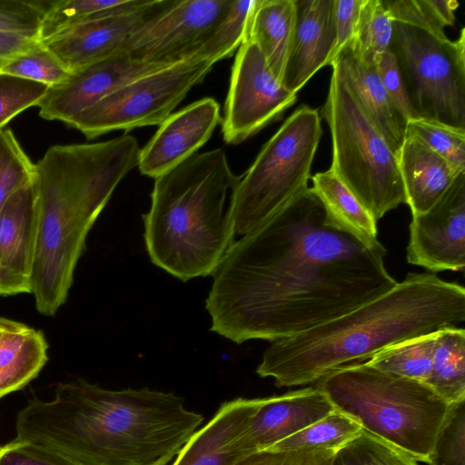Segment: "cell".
Masks as SVG:
<instances>
[{
    "mask_svg": "<svg viewBox=\"0 0 465 465\" xmlns=\"http://www.w3.org/2000/svg\"><path fill=\"white\" fill-rule=\"evenodd\" d=\"M0 465H81L45 445L14 440L0 446Z\"/></svg>",
    "mask_w": 465,
    "mask_h": 465,
    "instance_id": "39",
    "label": "cell"
},
{
    "mask_svg": "<svg viewBox=\"0 0 465 465\" xmlns=\"http://www.w3.org/2000/svg\"><path fill=\"white\" fill-rule=\"evenodd\" d=\"M321 136L319 111L302 105L264 143L233 192L237 234L253 231L308 188Z\"/></svg>",
    "mask_w": 465,
    "mask_h": 465,
    "instance_id": "9",
    "label": "cell"
},
{
    "mask_svg": "<svg viewBox=\"0 0 465 465\" xmlns=\"http://www.w3.org/2000/svg\"><path fill=\"white\" fill-rule=\"evenodd\" d=\"M316 388L363 430L426 463L453 404L426 382L366 361L333 370L317 381Z\"/></svg>",
    "mask_w": 465,
    "mask_h": 465,
    "instance_id": "6",
    "label": "cell"
},
{
    "mask_svg": "<svg viewBox=\"0 0 465 465\" xmlns=\"http://www.w3.org/2000/svg\"><path fill=\"white\" fill-rule=\"evenodd\" d=\"M295 22L282 84L297 94L323 66L336 45L334 0H294Z\"/></svg>",
    "mask_w": 465,
    "mask_h": 465,
    "instance_id": "18",
    "label": "cell"
},
{
    "mask_svg": "<svg viewBox=\"0 0 465 465\" xmlns=\"http://www.w3.org/2000/svg\"><path fill=\"white\" fill-rule=\"evenodd\" d=\"M257 0H232L225 15L197 50L194 57L214 64L231 56L245 40L248 23Z\"/></svg>",
    "mask_w": 465,
    "mask_h": 465,
    "instance_id": "29",
    "label": "cell"
},
{
    "mask_svg": "<svg viewBox=\"0 0 465 465\" xmlns=\"http://www.w3.org/2000/svg\"><path fill=\"white\" fill-rule=\"evenodd\" d=\"M48 86L0 72V130L14 117L37 106Z\"/></svg>",
    "mask_w": 465,
    "mask_h": 465,
    "instance_id": "38",
    "label": "cell"
},
{
    "mask_svg": "<svg viewBox=\"0 0 465 465\" xmlns=\"http://www.w3.org/2000/svg\"><path fill=\"white\" fill-rule=\"evenodd\" d=\"M37 230L33 180L13 193L0 209V272L8 279L31 286Z\"/></svg>",
    "mask_w": 465,
    "mask_h": 465,
    "instance_id": "21",
    "label": "cell"
},
{
    "mask_svg": "<svg viewBox=\"0 0 465 465\" xmlns=\"http://www.w3.org/2000/svg\"><path fill=\"white\" fill-rule=\"evenodd\" d=\"M465 321V289L433 272H409L380 296L309 331L271 342L256 372L277 387L317 381L401 341Z\"/></svg>",
    "mask_w": 465,
    "mask_h": 465,
    "instance_id": "3",
    "label": "cell"
},
{
    "mask_svg": "<svg viewBox=\"0 0 465 465\" xmlns=\"http://www.w3.org/2000/svg\"><path fill=\"white\" fill-rule=\"evenodd\" d=\"M397 158L412 216L431 208L459 174L444 158L412 136L405 137Z\"/></svg>",
    "mask_w": 465,
    "mask_h": 465,
    "instance_id": "22",
    "label": "cell"
},
{
    "mask_svg": "<svg viewBox=\"0 0 465 465\" xmlns=\"http://www.w3.org/2000/svg\"><path fill=\"white\" fill-rule=\"evenodd\" d=\"M312 181V191L338 225L369 249H386L378 239L377 221L331 170L316 173Z\"/></svg>",
    "mask_w": 465,
    "mask_h": 465,
    "instance_id": "24",
    "label": "cell"
},
{
    "mask_svg": "<svg viewBox=\"0 0 465 465\" xmlns=\"http://www.w3.org/2000/svg\"><path fill=\"white\" fill-rule=\"evenodd\" d=\"M322 116L331 135L330 170L372 217L406 203L397 155L333 70Z\"/></svg>",
    "mask_w": 465,
    "mask_h": 465,
    "instance_id": "8",
    "label": "cell"
},
{
    "mask_svg": "<svg viewBox=\"0 0 465 465\" xmlns=\"http://www.w3.org/2000/svg\"><path fill=\"white\" fill-rule=\"evenodd\" d=\"M426 383L450 403L465 401V330L436 332L431 368Z\"/></svg>",
    "mask_w": 465,
    "mask_h": 465,
    "instance_id": "25",
    "label": "cell"
},
{
    "mask_svg": "<svg viewBox=\"0 0 465 465\" xmlns=\"http://www.w3.org/2000/svg\"><path fill=\"white\" fill-rule=\"evenodd\" d=\"M295 22L294 0H257L245 39L262 52L273 75L282 83Z\"/></svg>",
    "mask_w": 465,
    "mask_h": 465,
    "instance_id": "23",
    "label": "cell"
},
{
    "mask_svg": "<svg viewBox=\"0 0 465 465\" xmlns=\"http://www.w3.org/2000/svg\"><path fill=\"white\" fill-rule=\"evenodd\" d=\"M232 0H173L141 25L120 52L134 60L173 64L194 57Z\"/></svg>",
    "mask_w": 465,
    "mask_h": 465,
    "instance_id": "12",
    "label": "cell"
},
{
    "mask_svg": "<svg viewBox=\"0 0 465 465\" xmlns=\"http://www.w3.org/2000/svg\"><path fill=\"white\" fill-rule=\"evenodd\" d=\"M56 0H0V33L38 39L43 20Z\"/></svg>",
    "mask_w": 465,
    "mask_h": 465,
    "instance_id": "36",
    "label": "cell"
},
{
    "mask_svg": "<svg viewBox=\"0 0 465 465\" xmlns=\"http://www.w3.org/2000/svg\"><path fill=\"white\" fill-rule=\"evenodd\" d=\"M213 65L212 61L191 57L147 73L82 112L68 126L93 139L112 131L160 125Z\"/></svg>",
    "mask_w": 465,
    "mask_h": 465,
    "instance_id": "10",
    "label": "cell"
},
{
    "mask_svg": "<svg viewBox=\"0 0 465 465\" xmlns=\"http://www.w3.org/2000/svg\"><path fill=\"white\" fill-rule=\"evenodd\" d=\"M35 163L11 129L0 130V209L9 196L34 180Z\"/></svg>",
    "mask_w": 465,
    "mask_h": 465,
    "instance_id": "34",
    "label": "cell"
},
{
    "mask_svg": "<svg viewBox=\"0 0 465 465\" xmlns=\"http://www.w3.org/2000/svg\"><path fill=\"white\" fill-rule=\"evenodd\" d=\"M130 134L51 146L35 163L38 230L31 282L36 310L54 316L65 302L89 231L121 181L137 167Z\"/></svg>",
    "mask_w": 465,
    "mask_h": 465,
    "instance_id": "4",
    "label": "cell"
},
{
    "mask_svg": "<svg viewBox=\"0 0 465 465\" xmlns=\"http://www.w3.org/2000/svg\"><path fill=\"white\" fill-rule=\"evenodd\" d=\"M172 1L148 0L134 10L74 25L43 44L73 72L120 52L133 33L164 10Z\"/></svg>",
    "mask_w": 465,
    "mask_h": 465,
    "instance_id": "15",
    "label": "cell"
},
{
    "mask_svg": "<svg viewBox=\"0 0 465 465\" xmlns=\"http://www.w3.org/2000/svg\"><path fill=\"white\" fill-rule=\"evenodd\" d=\"M393 20V54L412 119L465 130V28L450 40L426 0H381Z\"/></svg>",
    "mask_w": 465,
    "mask_h": 465,
    "instance_id": "7",
    "label": "cell"
},
{
    "mask_svg": "<svg viewBox=\"0 0 465 465\" xmlns=\"http://www.w3.org/2000/svg\"><path fill=\"white\" fill-rule=\"evenodd\" d=\"M47 349L44 333L34 329L15 361L0 372V399L36 378L48 360Z\"/></svg>",
    "mask_w": 465,
    "mask_h": 465,
    "instance_id": "35",
    "label": "cell"
},
{
    "mask_svg": "<svg viewBox=\"0 0 465 465\" xmlns=\"http://www.w3.org/2000/svg\"><path fill=\"white\" fill-rule=\"evenodd\" d=\"M171 64L131 58L124 52L70 72L60 84L48 87L38 104L39 115L69 124L78 114L109 94L147 73Z\"/></svg>",
    "mask_w": 465,
    "mask_h": 465,
    "instance_id": "14",
    "label": "cell"
},
{
    "mask_svg": "<svg viewBox=\"0 0 465 465\" xmlns=\"http://www.w3.org/2000/svg\"><path fill=\"white\" fill-rule=\"evenodd\" d=\"M261 398L223 402L181 449L172 465H232L255 454L248 440L251 420Z\"/></svg>",
    "mask_w": 465,
    "mask_h": 465,
    "instance_id": "17",
    "label": "cell"
},
{
    "mask_svg": "<svg viewBox=\"0 0 465 465\" xmlns=\"http://www.w3.org/2000/svg\"><path fill=\"white\" fill-rule=\"evenodd\" d=\"M297 99L273 75L259 47L245 39L238 48L228 90L223 134L237 144L281 118Z\"/></svg>",
    "mask_w": 465,
    "mask_h": 465,
    "instance_id": "11",
    "label": "cell"
},
{
    "mask_svg": "<svg viewBox=\"0 0 465 465\" xmlns=\"http://www.w3.org/2000/svg\"><path fill=\"white\" fill-rule=\"evenodd\" d=\"M406 136L419 139L444 158L458 173L465 172V130L413 119L407 122Z\"/></svg>",
    "mask_w": 465,
    "mask_h": 465,
    "instance_id": "32",
    "label": "cell"
},
{
    "mask_svg": "<svg viewBox=\"0 0 465 465\" xmlns=\"http://www.w3.org/2000/svg\"><path fill=\"white\" fill-rule=\"evenodd\" d=\"M19 293H31V286L10 280L0 272V295L6 296Z\"/></svg>",
    "mask_w": 465,
    "mask_h": 465,
    "instance_id": "46",
    "label": "cell"
},
{
    "mask_svg": "<svg viewBox=\"0 0 465 465\" xmlns=\"http://www.w3.org/2000/svg\"><path fill=\"white\" fill-rule=\"evenodd\" d=\"M331 66L398 155L406 137L408 121L389 98L376 66L361 59L352 40L339 51Z\"/></svg>",
    "mask_w": 465,
    "mask_h": 465,
    "instance_id": "19",
    "label": "cell"
},
{
    "mask_svg": "<svg viewBox=\"0 0 465 465\" xmlns=\"http://www.w3.org/2000/svg\"><path fill=\"white\" fill-rule=\"evenodd\" d=\"M427 4L439 24L445 27L455 21L454 11L459 3L451 0H427Z\"/></svg>",
    "mask_w": 465,
    "mask_h": 465,
    "instance_id": "45",
    "label": "cell"
},
{
    "mask_svg": "<svg viewBox=\"0 0 465 465\" xmlns=\"http://www.w3.org/2000/svg\"><path fill=\"white\" fill-rule=\"evenodd\" d=\"M148 0H56L45 15L39 32L45 43L62 32L98 17L134 10Z\"/></svg>",
    "mask_w": 465,
    "mask_h": 465,
    "instance_id": "26",
    "label": "cell"
},
{
    "mask_svg": "<svg viewBox=\"0 0 465 465\" xmlns=\"http://www.w3.org/2000/svg\"><path fill=\"white\" fill-rule=\"evenodd\" d=\"M352 418L334 410L304 429L272 445L265 451H288L306 449L338 450L362 431Z\"/></svg>",
    "mask_w": 465,
    "mask_h": 465,
    "instance_id": "27",
    "label": "cell"
},
{
    "mask_svg": "<svg viewBox=\"0 0 465 465\" xmlns=\"http://www.w3.org/2000/svg\"><path fill=\"white\" fill-rule=\"evenodd\" d=\"M362 4L363 0H334L336 45L332 61L339 51L354 38Z\"/></svg>",
    "mask_w": 465,
    "mask_h": 465,
    "instance_id": "43",
    "label": "cell"
},
{
    "mask_svg": "<svg viewBox=\"0 0 465 465\" xmlns=\"http://www.w3.org/2000/svg\"><path fill=\"white\" fill-rule=\"evenodd\" d=\"M375 66L382 86L394 106L407 121L411 120V110L393 54L390 51L382 54L378 58Z\"/></svg>",
    "mask_w": 465,
    "mask_h": 465,
    "instance_id": "41",
    "label": "cell"
},
{
    "mask_svg": "<svg viewBox=\"0 0 465 465\" xmlns=\"http://www.w3.org/2000/svg\"><path fill=\"white\" fill-rule=\"evenodd\" d=\"M386 253L338 225L308 187L230 248L205 301L211 331L238 344L309 331L391 289Z\"/></svg>",
    "mask_w": 465,
    "mask_h": 465,
    "instance_id": "1",
    "label": "cell"
},
{
    "mask_svg": "<svg viewBox=\"0 0 465 465\" xmlns=\"http://www.w3.org/2000/svg\"><path fill=\"white\" fill-rule=\"evenodd\" d=\"M0 330H1V324H0Z\"/></svg>",
    "mask_w": 465,
    "mask_h": 465,
    "instance_id": "47",
    "label": "cell"
},
{
    "mask_svg": "<svg viewBox=\"0 0 465 465\" xmlns=\"http://www.w3.org/2000/svg\"><path fill=\"white\" fill-rule=\"evenodd\" d=\"M393 33V20L381 0H363L353 45L361 59L375 65L378 58L387 51Z\"/></svg>",
    "mask_w": 465,
    "mask_h": 465,
    "instance_id": "30",
    "label": "cell"
},
{
    "mask_svg": "<svg viewBox=\"0 0 465 465\" xmlns=\"http://www.w3.org/2000/svg\"><path fill=\"white\" fill-rule=\"evenodd\" d=\"M334 449H306L288 451H262L232 465H331Z\"/></svg>",
    "mask_w": 465,
    "mask_h": 465,
    "instance_id": "40",
    "label": "cell"
},
{
    "mask_svg": "<svg viewBox=\"0 0 465 465\" xmlns=\"http://www.w3.org/2000/svg\"><path fill=\"white\" fill-rule=\"evenodd\" d=\"M203 421L173 392L108 390L77 380L59 383L52 401H28L16 416L15 440L81 465H166Z\"/></svg>",
    "mask_w": 465,
    "mask_h": 465,
    "instance_id": "2",
    "label": "cell"
},
{
    "mask_svg": "<svg viewBox=\"0 0 465 465\" xmlns=\"http://www.w3.org/2000/svg\"><path fill=\"white\" fill-rule=\"evenodd\" d=\"M430 465H465V401L453 403L429 458Z\"/></svg>",
    "mask_w": 465,
    "mask_h": 465,
    "instance_id": "37",
    "label": "cell"
},
{
    "mask_svg": "<svg viewBox=\"0 0 465 465\" xmlns=\"http://www.w3.org/2000/svg\"><path fill=\"white\" fill-rule=\"evenodd\" d=\"M41 42L15 34L0 33V70L14 57L33 49Z\"/></svg>",
    "mask_w": 465,
    "mask_h": 465,
    "instance_id": "44",
    "label": "cell"
},
{
    "mask_svg": "<svg viewBox=\"0 0 465 465\" xmlns=\"http://www.w3.org/2000/svg\"><path fill=\"white\" fill-rule=\"evenodd\" d=\"M240 178L221 148L196 153L156 177L143 217L152 262L183 282L213 274L234 243Z\"/></svg>",
    "mask_w": 465,
    "mask_h": 465,
    "instance_id": "5",
    "label": "cell"
},
{
    "mask_svg": "<svg viewBox=\"0 0 465 465\" xmlns=\"http://www.w3.org/2000/svg\"><path fill=\"white\" fill-rule=\"evenodd\" d=\"M406 258L430 272L465 267V172L427 212L413 215Z\"/></svg>",
    "mask_w": 465,
    "mask_h": 465,
    "instance_id": "13",
    "label": "cell"
},
{
    "mask_svg": "<svg viewBox=\"0 0 465 465\" xmlns=\"http://www.w3.org/2000/svg\"><path fill=\"white\" fill-rule=\"evenodd\" d=\"M0 324L1 372L15 361L34 329L5 318H0Z\"/></svg>",
    "mask_w": 465,
    "mask_h": 465,
    "instance_id": "42",
    "label": "cell"
},
{
    "mask_svg": "<svg viewBox=\"0 0 465 465\" xmlns=\"http://www.w3.org/2000/svg\"><path fill=\"white\" fill-rule=\"evenodd\" d=\"M0 72L48 87L62 83L70 74L60 59L43 43L12 58Z\"/></svg>",
    "mask_w": 465,
    "mask_h": 465,
    "instance_id": "33",
    "label": "cell"
},
{
    "mask_svg": "<svg viewBox=\"0 0 465 465\" xmlns=\"http://www.w3.org/2000/svg\"><path fill=\"white\" fill-rule=\"evenodd\" d=\"M331 465H418L404 450L362 430L336 450Z\"/></svg>",
    "mask_w": 465,
    "mask_h": 465,
    "instance_id": "31",
    "label": "cell"
},
{
    "mask_svg": "<svg viewBox=\"0 0 465 465\" xmlns=\"http://www.w3.org/2000/svg\"><path fill=\"white\" fill-rule=\"evenodd\" d=\"M220 122V105L212 97L198 100L172 114L140 149L139 171L155 179L183 163L210 139Z\"/></svg>",
    "mask_w": 465,
    "mask_h": 465,
    "instance_id": "16",
    "label": "cell"
},
{
    "mask_svg": "<svg viewBox=\"0 0 465 465\" xmlns=\"http://www.w3.org/2000/svg\"><path fill=\"white\" fill-rule=\"evenodd\" d=\"M334 410L327 396L316 387L261 398L251 420L249 443L255 453L265 451Z\"/></svg>",
    "mask_w": 465,
    "mask_h": 465,
    "instance_id": "20",
    "label": "cell"
},
{
    "mask_svg": "<svg viewBox=\"0 0 465 465\" xmlns=\"http://www.w3.org/2000/svg\"><path fill=\"white\" fill-rule=\"evenodd\" d=\"M436 332L401 341L366 362L382 371L426 382L431 368Z\"/></svg>",
    "mask_w": 465,
    "mask_h": 465,
    "instance_id": "28",
    "label": "cell"
}]
</instances>
